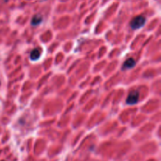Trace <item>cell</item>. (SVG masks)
Returning a JSON list of instances; mask_svg holds the SVG:
<instances>
[{
    "mask_svg": "<svg viewBox=\"0 0 161 161\" xmlns=\"http://www.w3.org/2000/svg\"><path fill=\"white\" fill-rule=\"evenodd\" d=\"M139 99V93L138 90H131L126 98V104L130 105H133L138 103Z\"/></svg>",
    "mask_w": 161,
    "mask_h": 161,
    "instance_id": "7a4b0ae2",
    "label": "cell"
},
{
    "mask_svg": "<svg viewBox=\"0 0 161 161\" xmlns=\"http://www.w3.org/2000/svg\"><path fill=\"white\" fill-rule=\"evenodd\" d=\"M40 54H41V49L36 48L34 49L30 54V59L32 61H36L40 58Z\"/></svg>",
    "mask_w": 161,
    "mask_h": 161,
    "instance_id": "277c9868",
    "label": "cell"
},
{
    "mask_svg": "<svg viewBox=\"0 0 161 161\" xmlns=\"http://www.w3.org/2000/svg\"><path fill=\"white\" fill-rule=\"evenodd\" d=\"M145 22V17L141 15L137 16L131 21V27L132 29H139L144 26Z\"/></svg>",
    "mask_w": 161,
    "mask_h": 161,
    "instance_id": "6da1fadb",
    "label": "cell"
},
{
    "mask_svg": "<svg viewBox=\"0 0 161 161\" xmlns=\"http://www.w3.org/2000/svg\"><path fill=\"white\" fill-rule=\"evenodd\" d=\"M42 21H43V17L40 14H36L32 18V26H37V25H39L41 23Z\"/></svg>",
    "mask_w": 161,
    "mask_h": 161,
    "instance_id": "5b68a950",
    "label": "cell"
},
{
    "mask_svg": "<svg viewBox=\"0 0 161 161\" xmlns=\"http://www.w3.org/2000/svg\"><path fill=\"white\" fill-rule=\"evenodd\" d=\"M135 65H136V62H135V59H134V58H128V59H126V60L125 61V62L123 63L122 68H123V70L130 69V68H134Z\"/></svg>",
    "mask_w": 161,
    "mask_h": 161,
    "instance_id": "3957f363",
    "label": "cell"
}]
</instances>
